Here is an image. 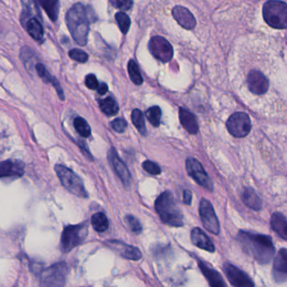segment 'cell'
<instances>
[{"label": "cell", "instance_id": "obj_1", "mask_svg": "<svg viewBox=\"0 0 287 287\" xmlns=\"http://www.w3.org/2000/svg\"><path fill=\"white\" fill-rule=\"evenodd\" d=\"M237 239L242 249L260 264H268L275 256V246L270 236L242 230Z\"/></svg>", "mask_w": 287, "mask_h": 287}, {"label": "cell", "instance_id": "obj_2", "mask_svg": "<svg viewBox=\"0 0 287 287\" xmlns=\"http://www.w3.org/2000/svg\"><path fill=\"white\" fill-rule=\"evenodd\" d=\"M66 22L73 39L80 46L87 44L89 32V18L86 8L82 4H76L68 10Z\"/></svg>", "mask_w": 287, "mask_h": 287}, {"label": "cell", "instance_id": "obj_3", "mask_svg": "<svg viewBox=\"0 0 287 287\" xmlns=\"http://www.w3.org/2000/svg\"><path fill=\"white\" fill-rule=\"evenodd\" d=\"M154 207L165 224L175 227L183 226V216L171 191L161 194L155 200Z\"/></svg>", "mask_w": 287, "mask_h": 287}, {"label": "cell", "instance_id": "obj_4", "mask_svg": "<svg viewBox=\"0 0 287 287\" xmlns=\"http://www.w3.org/2000/svg\"><path fill=\"white\" fill-rule=\"evenodd\" d=\"M264 20L275 29L287 28V4L280 0H270L263 6Z\"/></svg>", "mask_w": 287, "mask_h": 287}, {"label": "cell", "instance_id": "obj_5", "mask_svg": "<svg viewBox=\"0 0 287 287\" xmlns=\"http://www.w3.org/2000/svg\"><path fill=\"white\" fill-rule=\"evenodd\" d=\"M55 171L60 180L61 185L73 195L78 197H88L87 190L85 189L82 179L77 176L72 169L61 164L55 166Z\"/></svg>", "mask_w": 287, "mask_h": 287}, {"label": "cell", "instance_id": "obj_6", "mask_svg": "<svg viewBox=\"0 0 287 287\" xmlns=\"http://www.w3.org/2000/svg\"><path fill=\"white\" fill-rule=\"evenodd\" d=\"M88 234V225L86 222L72 225L65 227L61 234L60 248L64 253L73 250V248L82 244Z\"/></svg>", "mask_w": 287, "mask_h": 287}, {"label": "cell", "instance_id": "obj_7", "mask_svg": "<svg viewBox=\"0 0 287 287\" xmlns=\"http://www.w3.org/2000/svg\"><path fill=\"white\" fill-rule=\"evenodd\" d=\"M68 267L64 262L55 264L43 270L41 274L42 286H63L65 285Z\"/></svg>", "mask_w": 287, "mask_h": 287}, {"label": "cell", "instance_id": "obj_8", "mask_svg": "<svg viewBox=\"0 0 287 287\" xmlns=\"http://www.w3.org/2000/svg\"><path fill=\"white\" fill-rule=\"evenodd\" d=\"M226 126L232 136L237 138H242L249 135L250 132V118L246 113L236 112L229 118Z\"/></svg>", "mask_w": 287, "mask_h": 287}, {"label": "cell", "instance_id": "obj_9", "mask_svg": "<svg viewBox=\"0 0 287 287\" xmlns=\"http://www.w3.org/2000/svg\"><path fill=\"white\" fill-rule=\"evenodd\" d=\"M199 213L205 228L214 235L219 234V221L216 216L212 205L211 204V202H208V199H203L201 200Z\"/></svg>", "mask_w": 287, "mask_h": 287}, {"label": "cell", "instance_id": "obj_10", "mask_svg": "<svg viewBox=\"0 0 287 287\" xmlns=\"http://www.w3.org/2000/svg\"><path fill=\"white\" fill-rule=\"evenodd\" d=\"M149 49L153 56L162 63H168L173 58L172 46L164 37H153L149 42Z\"/></svg>", "mask_w": 287, "mask_h": 287}, {"label": "cell", "instance_id": "obj_11", "mask_svg": "<svg viewBox=\"0 0 287 287\" xmlns=\"http://www.w3.org/2000/svg\"><path fill=\"white\" fill-rule=\"evenodd\" d=\"M186 171L189 176L198 183V185L205 188L208 190H213V185L208 174L206 173L203 166L197 159L188 158L186 162Z\"/></svg>", "mask_w": 287, "mask_h": 287}, {"label": "cell", "instance_id": "obj_12", "mask_svg": "<svg viewBox=\"0 0 287 287\" xmlns=\"http://www.w3.org/2000/svg\"><path fill=\"white\" fill-rule=\"evenodd\" d=\"M224 271L232 285L238 287L254 286V283L249 275L235 265L230 263L224 265Z\"/></svg>", "mask_w": 287, "mask_h": 287}, {"label": "cell", "instance_id": "obj_13", "mask_svg": "<svg viewBox=\"0 0 287 287\" xmlns=\"http://www.w3.org/2000/svg\"><path fill=\"white\" fill-rule=\"evenodd\" d=\"M247 83L249 91L254 95H264L268 91V79L260 71H250L247 77Z\"/></svg>", "mask_w": 287, "mask_h": 287}, {"label": "cell", "instance_id": "obj_14", "mask_svg": "<svg viewBox=\"0 0 287 287\" xmlns=\"http://www.w3.org/2000/svg\"><path fill=\"white\" fill-rule=\"evenodd\" d=\"M108 158L117 176L119 177L123 185H125L126 187H128L131 184V173L123 161L121 160V158H119L114 148H112L108 153Z\"/></svg>", "mask_w": 287, "mask_h": 287}, {"label": "cell", "instance_id": "obj_15", "mask_svg": "<svg viewBox=\"0 0 287 287\" xmlns=\"http://www.w3.org/2000/svg\"><path fill=\"white\" fill-rule=\"evenodd\" d=\"M105 243L108 247L115 251L118 254L127 260L137 261L142 257L141 252L139 248H135L134 246L128 245L123 242L118 241V240H109Z\"/></svg>", "mask_w": 287, "mask_h": 287}, {"label": "cell", "instance_id": "obj_16", "mask_svg": "<svg viewBox=\"0 0 287 287\" xmlns=\"http://www.w3.org/2000/svg\"><path fill=\"white\" fill-rule=\"evenodd\" d=\"M172 15L177 23L185 29L193 30L195 28L197 24L195 17L186 8L180 5L174 7L172 10Z\"/></svg>", "mask_w": 287, "mask_h": 287}, {"label": "cell", "instance_id": "obj_17", "mask_svg": "<svg viewBox=\"0 0 287 287\" xmlns=\"http://www.w3.org/2000/svg\"><path fill=\"white\" fill-rule=\"evenodd\" d=\"M273 275L276 280H287V249L282 248L275 256Z\"/></svg>", "mask_w": 287, "mask_h": 287}, {"label": "cell", "instance_id": "obj_18", "mask_svg": "<svg viewBox=\"0 0 287 287\" xmlns=\"http://www.w3.org/2000/svg\"><path fill=\"white\" fill-rule=\"evenodd\" d=\"M24 173V163L19 161L6 160L0 163V179L5 177H20Z\"/></svg>", "mask_w": 287, "mask_h": 287}, {"label": "cell", "instance_id": "obj_19", "mask_svg": "<svg viewBox=\"0 0 287 287\" xmlns=\"http://www.w3.org/2000/svg\"><path fill=\"white\" fill-rule=\"evenodd\" d=\"M192 241L193 244L198 248L213 253L215 251V246L211 241V239L207 236V234L198 227L193 228L191 234Z\"/></svg>", "mask_w": 287, "mask_h": 287}, {"label": "cell", "instance_id": "obj_20", "mask_svg": "<svg viewBox=\"0 0 287 287\" xmlns=\"http://www.w3.org/2000/svg\"><path fill=\"white\" fill-rule=\"evenodd\" d=\"M199 267L200 270H202L203 275L205 276L206 279L208 280L209 285L212 287H224L226 286L224 279L220 275L219 273L213 270L212 268L209 267L207 264L202 261H199Z\"/></svg>", "mask_w": 287, "mask_h": 287}, {"label": "cell", "instance_id": "obj_21", "mask_svg": "<svg viewBox=\"0 0 287 287\" xmlns=\"http://www.w3.org/2000/svg\"><path fill=\"white\" fill-rule=\"evenodd\" d=\"M179 118L181 122L182 127L191 134H196L198 132V124L196 119V117L192 112L184 109V108H180L179 110Z\"/></svg>", "mask_w": 287, "mask_h": 287}, {"label": "cell", "instance_id": "obj_22", "mask_svg": "<svg viewBox=\"0 0 287 287\" xmlns=\"http://www.w3.org/2000/svg\"><path fill=\"white\" fill-rule=\"evenodd\" d=\"M270 225L281 239L287 240V219L282 213L275 212L271 217Z\"/></svg>", "mask_w": 287, "mask_h": 287}, {"label": "cell", "instance_id": "obj_23", "mask_svg": "<svg viewBox=\"0 0 287 287\" xmlns=\"http://www.w3.org/2000/svg\"><path fill=\"white\" fill-rule=\"evenodd\" d=\"M23 12L21 15V22L24 24L30 18L41 17V11L35 0H21Z\"/></svg>", "mask_w": 287, "mask_h": 287}, {"label": "cell", "instance_id": "obj_24", "mask_svg": "<svg viewBox=\"0 0 287 287\" xmlns=\"http://www.w3.org/2000/svg\"><path fill=\"white\" fill-rule=\"evenodd\" d=\"M23 25H24L26 32L29 33V36L32 38H34L38 42H41L43 40V26H42L41 21H39L38 18H30Z\"/></svg>", "mask_w": 287, "mask_h": 287}, {"label": "cell", "instance_id": "obj_25", "mask_svg": "<svg viewBox=\"0 0 287 287\" xmlns=\"http://www.w3.org/2000/svg\"><path fill=\"white\" fill-rule=\"evenodd\" d=\"M242 199L247 207L254 211H260L262 207V202L257 193L252 188H245L242 193Z\"/></svg>", "mask_w": 287, "mask_h": 287}, {"label": "cell", "instance_id": "obj_26", "mask_svg": "<svg viewBox=\"0 0 287 287\" xmlns=\"http://www.w3.org/2000/svg\"><path fill=\"white\" fill-rule=\"evenodd\" d=\"M37 2L47 13L49 18L52 21H56L57 20L58 14L60 10L59 0H37Z\"/></svg>", "mask_w": 287, "mask_h": 287}, {"label": "cell", "instance_id": "obj_27", "mask_svg": "<svg viewBox=\"0 0 287 287\" xmlns=\"http://www.w3.org/2000/svg\"><path fill=\"white\" fill-rule=\"evenodd\" d=\"M99 106L101 108L102 111L109 117L118 114L119 110L118 103L116 102V100L112 97H108L104 100H100Z\"/></svg>", "mask_w": 287, "mask_h": 287}, {"label": "cell", "instance_id": "obj_28", "mask_svg": "<svg viewBox=\"0 0 287 287\" xmlns=\"http://www.w3.org/2000/svg\"><path fill=\"white\" fill-rule=\"evenodd\" d=\"M91 223H92L93 228L99 233L105 232L107 229L109 228V220L107 218L105 214L102 213V212H99V213H96L92 216Z\"/></svg>", "mask_w": 287, "mask_h": 287}, {"label": "cell", "instance_id": "obj_29", "mask_svg": "<svg viewBox=\"0 0 287 287\" xmlns=\"http://www.w3.org/2000/svg\"><path fill=\"white\" fill-rule=\"evenodd\" d=\"M131 119L132 122L135 125V127L137 128L138 131L142 136H145L147 134V130L145 127V119L141 110L139 109H135L131 114Z\"/></svg>", "mask_w": 287, "mask_h": 287}, {"label": "cell", "instance_id": "obj_30", "mask_svg": "<svg viewBox=\"0 0 287 287\" xmlns=\"http://www.w3.org/2000/svg\"><path fill=\"white\" fill-rule=\"evenodd\" d=\"M73 125L77 132L83 137H88L91 135V127L87 121L82 117H77L73 122Z\"/></svg>", "mask_w": 287, "mask_h": 287}, {"label": "cell", "instance_id": "obj_31", "mask_svg": "<svg viewBox=\"0 0 287 287\" xmlns=\"http://www.w3.org/2000/svg\"><path fill=\"white\" fill-rule=\"evenodd\" d=\"M128 71L130 78H131L134 83L137 84V85L142 84V76H141V73H140L137 64L134 60H131V61L129 62Z\"/></svg>", "mask_w": 287, "mask_h": 287}, {"label": "cell", "instance_id": "obj_32", "mask_svg": "<svg viewBox=\"0 0 287 287\" xmlns=\"http://www.w3.org/2000/svg\"><path fill=\"white\" fill-rule=\"evenodd\" d=\"M145 116L152 126L154 127H159L162 119V110L159 106H152L150 109H148Z\"/></svg>", "mask_w": 287, "mask_h": 287}, {"label": "cell", "instance_id": "obj_33", "mask_svg": "<svg viewBox=\"0 0 287 287\" xmlns=\"http://www.w3.org/2000/svg\"><path fill=\"white\" fill-rule=\"evenodd\" d=\"M115 19L118 23V27L123 34H127L131 27V19L128 15L123 12H118L115 15Z\"/></svg>", "mask_w": 287, "mask_h": 287}, {"label": "cell", "instance_id": "obj_34", "mask_svg": "<svg viewBox=\"0 0 287 287\" xmlns=\"http://www.w3.org/2000/svg\"><path fill=\"white\" fill-rule=\"evenodd\" d=\"M34 58V53H33V51L29 47L24 46L21 49V51H20V59H21L23 64H24V66L28 70L31 69L32 66H33Z\"/></svg>", "mask_w": 287, "mask_h": 287}, {"label": "cell", "instance_id": "obj_35", "mask_svg": "<svg viewBox=\"0 0 287 287\" xmlns=\"http://www.w3.org/2000/svg\"><path fill=\"white\" fill-rule=\"evenodd\" d=\"M35 68H36V70H37V73H38L39 77L42 78V80H43L45 83H52L54 77H52V76L49 73L48 71L46 70V68H45L43 64H36Z\"/></svg>", "mask_w": 287, "mask_h": 287}, {"label": "cell", "instance_id": "obj_36", "mask_svg": "<svg viewBox=\"0 0 287 287\" xmlns=\"http://www.w3.org/2000/svg\"><path fill=\"white\" fill-rule=\"evenodd\" d=\"M69 56L73 60H75L78 63H82V64H84L88 60V55L85 51L80 50V49L71 50L69 51Z\"/></svg>", "mask_w": 287, "mask_h": 287}, {"label": "cell", "instance_id": "obj_37", "mask_svg": "<svg viewBox=\"0 0 287 287\" xmlns=\"http://www.w3.org/2000/svg\"><path fill=\"white\" fill-rule=\"evenodd\" d=\"M126 221H127V223L129 224V226L131 227L132 232H134L135 234H140L142 232L141 223L136 217H134L132 215H128L126 217Z\"/></svg>", "mask_w": 287, "mask_h": 287}, {"label": "cell", "instance_id": "obj_38", "mask_svg": "<svg viewBox=\"0 0 287 287\" xmlns=\"http://www.w3.org/2000/svg\"><path fill=\"white\" fill-rule=\"evenodd\" d=\"M143 168L147 173L150 174L152 176H157V175L162 173V168H160V166L157 163L151 162V161H145L143 163Z\"/></svg>", "mask_w": 287, "mask_h": 287}, {"label": "cell", "instance_id": "obj_39", "mask_svg": "<svg viewBox=\"0 0 287 287\" xmlns=\"http://www.w3.org/2000/svg\"><path fill=\"white\" fill-rule=\"evenodd\" d=\"M110 124H111L112 128L118 133H123L127 127V122L123 118H117L111 122Z\"/></svg>", "mask_w": 287, "mask_h": 287}, {"label": "cell", "instance_id": "obj_40", "mask_svg": "<svg viewBox=\"0 0 287 287\" xmlns=\"http://www.w3.org/2000/svg\"><path fill=\"white\" fill-rule=\"evenodd\" d=\"M85 84L87 88L92 90H98L99 85L98 79H97L96 76L94 74H88L85 78Z\"/></svg>", "mask_w": 287, "mask_h": 287}, {"label": "cell", "instance_id": "obj_41", "mask_svg": "<svg viewBox=\"0 0 287 287\" xmlns=\"http://www.w3.org/2000/svg\"><path fill=\"white\" fill-rule=\"evenodd\" d=\"M114 5L123 10V11H127V10H131V8L133 7V1L132 0H116Z\"/></svg>", "mask_w": 287, "mask_h": 287}, {"label": "cell", "instance_id": "obj_42", "mask_svg": "<svg viewBox=\"0 0 287 287\" xmlns=\"http://www.w3.org/2000/svg\"><path fill=\"white\" fill-rule=\"evenodd\" d=\"M192 198H193V193L190 190H185L183 193V199L185 204L191 205Z\"/></svg>", "mask_w": 287, "mask_h": 287}, {"label": "cell", "instance_id": "obj_43", "mask_svg": "<svg viewBox=\"0 0 287 287\" xmlns=\"http://www.w3.org/2000/svg\"><path fill=\"white\" fill-rule=\"evenodd\" d=\"M108 90H109L108 85L104 83L99 84V88H98V92H99V95H105L108 92Z\"/></svg>", "mask_w": 287, "mask_h": 287}]
</instances>
